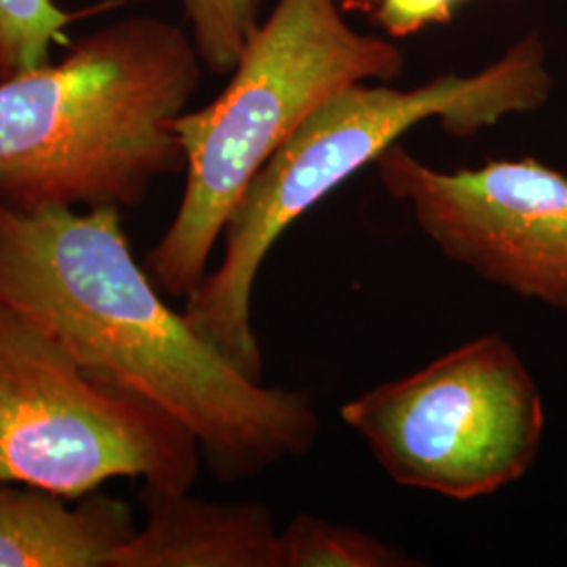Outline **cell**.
<instances>
[{"label":"cell","instance_id":"cell-1","mask_svg":"<svg viewBox=\"0 0 567 567\" xmlns=\"http://www.w3.org/2000/svg\"><path fill=\"white\" fill-rule=\"evenodd\" d=\"M0 301L93 377L187 426L224 482L303 456L320 435L309 393L250 379L164 303L131 252L118 206L25 210L0 200Z\"/></svg>","mask_w":567,"mask_h":567},{"label":"cell","instance_id":"cell-2","mask_svg":"<svg viewBox=\"0 0 567 567\" xmlns=\"http://www.w3.org/2000/svg\"><path fill=\"white\" fill-rule=\"evenodd\" d=\"M200 53L156 18L112 23L60 63L0 81V200L25 210L135 206L185 168L173 121Z\"/></svg>","mask_w":567,"mask_h":567},{"label":"cell","instance_id":"cell-3","mask_svg":"<svg viewBox=\"0 0 567 567\" xmlns=\"http://www.w3.org/2000/svg\"><path fill=\"white\" fill-rule=\"evenodd\" d=\"M553 81L536 34L473 76L444 74L416 89L358 82L322 103L261 166L224 229L221 265L185 297V318L244 374L261 381L252 292L265 257L284 231L410 128L440 121L466 140L511 114L547 103Z\"/></svg>","mask_w":567,"mask_h":567},{"label":"cell","instance_id":"cell-4","mask_svg":"<svg viewBox=\"0 0 567 567\" xmlns=\"http://www.w3.org/2000/svg\"><path fill=\"white\" fill-rule=\"evenodd\" d=\"M402 70L400 49L355 32L337 0H280L246 42L224 93L173 121L185 189L173 224L145 257L164 295L187 297L203 282L244 189L322 103Z\"/></svg>","mask_w":567,"mask_h":567},{"label":"cell","instance_id":"cell-5","mask_svg":"<svg viewBox=\"0 0 567 567\" xmlns=\"http://www.w3.org/2000/svg\"><path fill=\"white\" fill-rule=\"evenodd\" d=\"M200 458L187 426L93 377L41 324L0 301V484L72 501L121 477L189 492Z\"/></svg>","mask_w":567,"mask_h":567},{"label":"cell","instance_id":"cell-6","mask_svg":"<svg viewBox=\"0 0 567 567\" xmlns=\"http://www.w3.org/2000/svg\"><path fill=\"white\" fill-rule=\"evenodd\" d=\"M386 475L412 489L475 501L526 477L547 412L532 372L501 334L447 351L341 408Z\"/></svg>","mask_w":567,"mask_h":567},{"label":"cell","instance_id":"cell-7","mask_svg":"<svg viewBox=\"0 0 567 567\" xmlns=\"http://www.w3.org/2000/svg\"><path fill=\"white\" fill-rule=\"evenodd\" d=\"M444 257L508 292L567 309V175L534 158L435 171L393 143L377 158Z\"/></svg>","mask_w":567,"mask_h":567},{"label":"cell","instance_id":"cell-8","mask_svg":"<svg viewBox=\"0 0 567 567\" xmlns=\"http://www.w3.org/2000/svg\"><path fill=\"white\" fill-rule=\"evenodd\" d=\"M145 522L114 550L110 567H282L280 529L257 503H210L145 486Z\"/></svg>","mask_w":567,"mask_h":567},{"label":"cell","instance_id":"cell-9","mask_svg":"<svg viewBox=\"0 0 567 567\" xmlns=\"http://www.w3.org/2000/svg\"><path fill=\"white\" fill-rule=\"evenodd\" d=\"M60 494L0 484V567H110L135 532L131 508L97 492Z\"/></svg>","mask_w":567,"mask_h":567},{"label":"cell","instance_id":"cell-10","mask_svg":"<svg viewBox=\"0 0 567 567\" xmlns=\"http://www.w3.org/2000/svg\"><path fill=\"white\" fill-rule=\"evenodd\" d=\"M282 567H412L419 559L358 527L301 513L280 529Z\"/></svg>","mask_w":567,"mask_h":567},{"label":"cell","instance_id":"cell-11","mask_svg":"<svg viewBox=\"0 0 567 567\" xmlns=\"http://www.w3.org/2000/svg\"><path fill=\"white\" fill-rule=\"evenodd\" d=\"M68 13L53 0H0V81L51 61L53 47H70Z\"/></svg>","mask_w":567,"mask_h":567},{"label":"cell","instance_id":"cell-12","mask_svg":"<svg viewBox=\"0 0 567 567\" xmlns=\"http://www.w3.org/2000/svg\"><path fill=\"white\" fill-rule=\"evenodd\" d=\"M192 39L204 65L217 74L234 72L244 47L259 28L261 0H182Z\"/></svg>","mask_w":567,"mask_h":567},{"label":"cell","instance_id":"cell-13","mask_svg":"<svg viewBox=\"0 0 567 567\" xmlns=\"http://www.w3.org/2000/svg\"><path fill=\"white\" fill-rule=\"evenodd\" d=\"M468 0H344L347 11H360L383 28L389 37L402 39L426 25L447 23Z\"/></svg>","mask_w":567,"mask_h":567}]
</instances>
